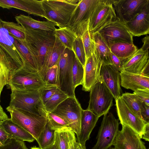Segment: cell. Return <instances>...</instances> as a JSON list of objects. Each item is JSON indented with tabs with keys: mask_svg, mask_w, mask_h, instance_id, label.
<instances>
[{
	"mask_svg": "<svg viewBox=\"0 0 149 149\" xmlns=\"http://www.w3.org/2000/svg\"><path fill=\"white\" fill-rule=\"evenodd\" d=\"M22 26L25 36L26 44L35 58L38 71L44 79L46 70L45 66L46 55L56 40L54 32L35 30Z\"/></svg>",
	"mask_w": 149,
	"mask_h": 149,
	"instance_id": "cell-1",
	"label": "cell"
},
{
	"mask_svg": "<svg viewBox=\"0 0 149 149\" xmlns=\"http://www.w3.org/2000/svg\"><path fill=\"white\" fill-rule=\"evenodd\" d=\"M78 1L77 0H42L46 19L54 23L59 28L67 26Z\"/></svg>",
	"mask_w": 149,
	"mask_h": 149,
	"instance_id": "cell-2",
	"label": "cell"
},
{
	"mask_svg": "<svg viewBox=\"0 0 149 149\" xmlns=\"http://www.w3.org/2000/svg\"><path fill=\"white\" fill-rule=\"evenodd\" d=\"M6 109L15 124L31 134L37 140L46 124V117L8 106Z\"/></svg>",
	"mask_w": 149,
	"mask_h": 149,
	"instance_id": "cell-3",
	"label": "cell"
},
{
	"mask_svg": "<svg viewBox=\"0 0 149 149\" xmlns=\"http://www.w3.org/2000/svg\"><path fill=\"white\" fill-rule=\"evenodd\" d=\"M8 84L11 90L22 91L39 90L47 85L39 72L30 71L24 66L12 73Z\"/></svg>",
	"mask_w": 149,
	"mask_h": 149,
	"instance_id": "cell-4",
	"label": "cell"
},
{
	"mask_svg": "<svg viewBox=\"0 0 149 149\" xmlns=\"http://www.w3.org/2000/svg\"><path fill=\"white\" fill-rule=\"evenodd\" d=\"M90 91V100L87 109L100 118L109 112L113 106V96L100 79Z\"/></svg>",
	"mask_w": 149,
	"mask_h": 149,
	"instance_id": "cell-5",
	"label": "cell"
},
{
	"mask_svg": "<svg viewBox=\"0 0 149 149\" xmlns=\"http://www.w3.org/2000/svg\"><path fill=\"white\" fill-rule=\"evenodd\" d=\"M100 0H79L67 26L81 38L89 29V19Z\"/></svg>",
	"mask_w": 149,
	"mask_h": 149,
	"instance_id": "cell-6",
	"label": "cell"
},
{
	"mask_svg": "<svg viewBox=\"0 0 149 149\" xmlns=\"http://www.w3.org/2000/svg\"><path fill=\"white\" fill-rule=\"evenodd\" d=\"M75 57L72 50L65 48L57 63V85L68 97H75L72 78V66Z\"/></svg>",
	"mask_w": 149,
	"mask_h": 149,
	"instance_id": "cell-7",
	"label": "cell"
},
{
	"mask_svg": "<svg viewBox=\"0 0 149 149\" xmlns=\"http://www.w3.org/2000/svg\"><path fill=\"white\" fill-rule=\"evenodd\" d=\"M82 110L75 97H68L51 112L64 118L77 137L80 132Z\"/></svg>",
	"mask_w": 149,
	"mask_h": 149,
	"instance_id": "cell-8",
	"label": "cell"
},
{
	"mask_svg": "<svg viewBox=\"0 0 149 149\" xmlns=\"http://www.w3.org/2000/svg\"><path fill=\"white\" fill-rule=\"evenodd\" d=\"M119 120L111 112L104 115L96 143L92 149H108L113 146L119 131Z\"/></svg>",
	"mask_w": 149,
	"mask_h": 149,
	"instance_id": "cell-9",
	"label": "cell"
},
{
	"mask_svg": "<svg viewBox=\"0 0 149 149\" xmlns=\"http://www.w3.org/2000/svg\"><path fill=\"white\" fill-rule=\"evenodd\" d=\"M116 18L111 0H100L89 19L90 33L98 32Z\"/></svg>",
	"mask_w": 149,
	"mask_h": 149,
	"instance_id": "cell-10",
	"label": "cell"
},
{
	"mask_svg": "<svg viewBox=\"0 0 149 149\" xmlns=\"http://www.w3.org/2000/svg\"><path fill=\"white\" fill-rule=\"evenodd\" d=\"M9 106L38 115V107L41 103L39 90H11Z\"/></svg>",
	"mask_w": 149,
	"mask_h": 149,
	"instance_id": "cell-11",
	"label": "cell"
},
{
	"mask_svg": "<svg viewBox=\"0 0 149 149\" xmlns=\"http://www.w3.org/2000/svg\"><path fill=\"white\" fill-rule=\"evenodd\" d=\"M115 102L116 110L120 123L132 128L138 134L141 139L147 123L130 107L121 96Z\"/></svg>",
	"mask_w": 149,
	"mask_h": 149,
	"instance_id": "cell-12",
	"label": "cell"
},
{
	"mask_svg": "<svg viewBox=\"0 0 149 149\" xmlns=\"http://www.w3.org/2000/svg\"><path fill=\"white\" fill-rule=\"evenodd\" d=\"M109 47L116 42L133 43V36L128 30L124 23L117 17L98 32Z\"/></svg>",
	"mask_w": 149,
	"mask_h": 149,
	"instance_id": "cell-13",
	"label": "cell"
},
{
	"mask_svg": "<svg viewBox=\"0 0 149 149\" xmlns=\"http://www.w3.org/2000/svg\"><path fill=\"white\" fill-rule=\"evenodd\" d=\"M116 17L125 23L149 6V0H111Z\"/></svg>",
	"mask_w": 149,
	"mask_h": 149,
	"instance_id": "cell-14",
	"label": "cell"
},
{
	"mask_svg": "<svg viewBox=\"0 0 149 149\" xmlns=\"http://www.w3.org/2000/svg\"><path fill=\"white\" fill-rule=\"evenodd\" d=\"M148 53L141 48L138 49L125 62L120 71L149 77Z\"/></svg>",
	"mask_w": 149,
	"mask_h": 149,
	"instance_id": "cell-15",
	"label": "cell"
},
{
	"mask_svg": "<svg viewBox=\"0 0 149 149\" xmlns=\"http://www.w3.org/2000/svg\"><path fill=\"white\" fill-rule=\"evenodd\" d=\"M122 125L113 145L116 149H147L136 132L127 126Z\"/></svg>",
	"mask_w": 149,
	"mask_h": 149,
	"instance_id": "cell-16",
	"label": "cell"
},
{
	"mask_svg": "<svg viewBox=\"0 0 149 149\" xmlns=\"http://www.w3.org/2000/svg\"><path fill=\"white\" fill-rule=\"evenodd\" d=\"M100 79L113 95L116 101L122 93L121 87L120 72L110 64H102Z\"/></svg>",
	"mask_w": 149,
	"mask_h": 149,
	"instance_id": "cell-17",
	"label": "cell"
},
{
	"mask_svg": "<svg viewBox=\"0 0 149 149\" xmlns=\"http://www.w3.org/2000/svg\"><path fill=\"white\" fill-rule=\"evenodd\" d=\"M102 62L94 53L86 59L84 67V77L82 90L90 91L94 84L100 79Z\"/></svg>",
	"mask_w": 149,
	"mask_h": 149,
	"instance_id": "cell-18",
	"label": "cell"
},
{
	"mask_svg": "<svg viewBox=\"0 0 149 149\" xmlns=\"http://www.w3.org/2000/svg\"><path fill=\"white\" fill-rule=\"evenodd\" d=\"M0 7L8 9L16 8L29 14L46 18L42 0H0Z\"/></svg>",
	"mask_w": 149,
	"mask_h": 149,
	"instance_id": "cell-19",
	"label": "cell"
},
{
	"mask_svg": "<svg viewBox=\"0 0 149 149\" xmlns=\"http://www.w3.org/2000/svg\"><path fill=\"white\" fill-rule=\"evenodd\" d=\"M125 24L133 36L139 37L149 34V6Z\"/></svg>",
	"mask_w": 149,
	"mask_h": 149,
	"instance_id": "cell-20",
	"label": "cell"
},
{
	"mask_svg": "<svg viewBox=\"0 0 149 149\" xmlns=\"http://www.w3.org/2000/svg\"><path fill=\"white\" fill-rule=\"evenodd\" d=\"M99 118L90 111L83 109L81 122L80 131L77 137V142L85 146L90 138V134Z\"/></svg>",
	"mask_w": 149,
	"mask_h": 149,
	"instance_id": "cell-21",
	"label": "cell"
},
{
	"mask_svg": "<svg viewBox=\"0 0 149 149\" xmlns=\"http://www.w3.org/2000/svg\"><path fill=\"white\" fill-rule=\"evenodd\" d=\"M121 86L134 91L139 89H149V77L125 71L120 72Z\"/></svg>",
	"mask_w": 149,
	"mask_h": 149,
	"instance_id": "cell-22",
	"label": "cell"
},
{
	"mask_svg": "<svg viewBox=\"0 0 149 149\" xmlns=\"http://www.w3.org/2000/svg\"><path fill=\"white\" fill-rule=\"evenodd\" d=\"M18 68L13 59L0 45V102L3 88L8 84L12 73Z\"/></svg>",
	"mask_w": 149,
	"mask_h": 149,
	"instance_id": "cell-23",
	"label": "cell"
},
{
	"mask_svg": "<svg viewBox=\"0 0 149 149\" xmlns=\"http://www.w3.org/2000/svg\"><path fill=\"white\" fill-rule=\"evenodd\" d=\"M2 20L0 18V45L13 59L18 68H20L24 66L23 58L12 43L10 34L3 27Z\"/></svg>",
	"mask_w": 149,
	"mask_h": 149,
	"instance_id": "cell-24",
	"label": "cell"
},
{
	"mask_svg": "<svg viewBox=\"0 0 149 149\" xmlns=\"http://www.w3.org/2000/svg\"><path fill=\"white\" fill-rule=\"evenodd\" d=\"M0 125L11 139H15L29 142H33L35 140L31 134L14 123L10 118H8Z\"/></svg>",
	"mask_w": 149,
	"mask_h": 149,
	"instance_id": "cell-25",
	"label": "cell"
},
{
	"mask_svg": "<svg viewBox=\"0 0 149 149\" xmlns=\"http://www.w3.org/2000/svg\"><path fill=\"white\" fill-rule=\"evenodd\" d=\"M15 18L17 23L33 29L54 32L56 29V24L52 22L37 20L29 16L20 14L16 16Z\"/></svg>",
	"mask_w": 149,
	"mask_h": 149,
	"instance_id": "cell-26",
	"label": "cell"
},
{
	"mask_svg": "<svg viewBox=\"0 0 149 149\" xmlns=\"http://www.w3.org/2000/svg\"><path fill=\"white\" fill-rule=\"evenodd\" d=\"M90 34L94 42L95 54L102 61V64L111 65V52L106 42L98 32Z\"/></svg>",
	"mask_w": 149,
	"mask_h": 149,
	"instance_id": "cell-27",
	"label": "cell"
},
{
	"mask_svg": "<svg viewBox=\"0 0 149 149\" xmlns=\"http://www.w3.org/2000/svg\"><path fill=\"white\" fill-rule=\"evenodd\" d=\"M111 52L125 62L138 49L134 44L127 42H116L109 46Z\"/></svg>",
	"mask_w": 149,
	"mask_h": 149,
	"instance_id": "cell-28",
	"label": "cell"
},
{
	"mask_svg": "<svg viewBox=\"0 0 149 149\" xmlns=\"http://www.w3.org/2000/svg\"><path fill=\"white\" fill-rule=\"evenodd\" d=\"M65 48L56 37L55 42L49 48L46 55L45 66L46 70L57 64Z\"/></svg>",
	"mask_w": 149,
	"mask_h": 149,
	"instance_id": "cell-29",
	"label": "cell"
},
{
	"mask_svg": "<svg viewBox=\"0 0 149 149\" xmlns=\"http://www.w3.org/2000/svg\"><path fill=\"white\" fill-rule=\"evenodd\" d=\"M54 34L66 48L72 50L73 43L77 36L68 26L56 29Z\"/></svg>",
	"mask_w": 149,
	"mask_h": 149,
	"instance_id": "cell-30",
	"label": "cell"
},
{
	"mask_svg": "<svg viewBox=\"0 0 149 149\" xmlns=\"http://www.w3.org/2000/svg\"><path fill=\"white\" fill-rule=\"evenodd\" d=\"M42 115L46 117L51 128L55 131L70 128L68 123L63 117L52 112H47L43 108L40 109Z\"/></svg>",
	"mask_w": 149,
	"mask_h": 149,
	"instance_id": "cell-31",
	"label": "cell"
},
{
	"mask_svg": "<svg viewBox=\"0 0 149 149\" xmlns=\"http://www.w3.org/2000/svg\"><path fill=\"white\" fill-rule=\"evenodd\" d=\"M55 131L51 128L47 120L43 130L36 140L39 148L42 149L54 143Z\"/></svg>",
	"mask_w": 149,
	"mask_h": 149,
	"instance_id": "cell-32",
	"label": "cell"
},
{
	"mask_svg": "<svg viewBox=\"0 0 149 149\" xmlns=\"http://www.w3.org/2000/svg\"><path fill=\"white\" fill-rule=\"evenodd\" d=\"M68 96L58 88L54 95L43 105L44 110L51 112Z\"/></svg>",
	"mask_w": 149,
	"mask_h": 149,
	"instance_id": "cell-33",
	"label": "cell"
},
{
	"mask_svg": "<svg viewBox=\"0 0 149 149\" xmlns=\"http://www.w3.org/2000/svg\"><path fill=\"white\" fill-rule=\"evenodd\" d=\"M121 96L130 107L142 119L141 112L143 103L133 93H125L122 94Z\"/></svg>",
	"mask_w": 149,
	"mask_h": 149,
	"instance_id": "cell-34",
	"label": "cell"
},
{
	"mask_svg": "<svg viewBox=\"0 0 149 149\" xmlns=\"http://www.w3.org/2000/svg\"><path fill=\"white\" fill-rule=\"evenodd\" d=\"M84 77V67L75 56L72 68V78L74 89L78 86L82 85Z\"/></svg>",
	"mask_w": 149,
	"mask_h": 149,
	"instance_id": "cell-35",
	"label": "cell"
},
{
	"mask_svg": "<svg viewBox=\"0 0 149 149\" xmlns=\"http://www.w3.org/2000/svg\"><path fill=\"white\" fill-rule=\"evenodd\" d=\"M2 24L10 34L17 39L24 40L25 34L23 27L18 23L2 20Z\"/></svg>",
	"mask_w": 149,
	"mask_h": 149,
	"instance_id": "cell-36",
	"label": "cell"
},
{
	"mask_svg": "<svg viewBox=\"0 0 149 149\" xmlns=\"http://www.w3.org/2000/svg\"><path fill=\"white\" fill-rule=\"evenodd\" d=\"M69 129L55 131L54 143L58 149H68L69 141L68 130Z\"/></svg>",
	"mask_w": 149,
	"mask_h": 149,
	"instance_id": "cell-37",
	"label": "cell"
},
{
	"mask_svg": "<svg viewBox=\"0 0 149 149\" xmlns=\"http://www.w3.org/2000/svg\"><path fill=\"white\" fill-rule=\"evenodd\" d=\"M72 50L76 58L84 67L86 58L85 51L81 38L77 37L74 41Z\"/></svg>",
	"mask_w": 149,
	"mask_h": 149,
	"instance_id": "cell-38",
	"label": "cell"
},
{
	"mask_svg": "<svg viewBox=\"0 0 149 149\" xmlns=\"http://www.w3.org/2000/svg\"><path fill=\"white\" fill-rule=\"evenodd\" d=\"M81 38L87 59L94 53L95 49L94 42L90 35L89 29L84 33Z\"/></svg>",
	"mask_w": 149,
	"mask_h": 149,
	"instance_id": "cell-39",
	"label": "cell"
},
{
	"mask_svg": "<svg viewBox=\"0 0 149 149\" xmlns=\"http://www.w3.org/2000/svg\"><path fill=\"white\" fill-rule=\"evenodd\" d=\"M58 88L57 85L47 84L39 90L40 99L43 105L54 95Z\"/></svg>",
	"mask_w": 149,
	"mask_h": 149,
	"instance_id": "cell-40",
	"label": "cell"
},
{
	"mask_svg": "<svg viewBox=\"0 0 149 149\" xmlns=\"http://www.w3.org/2000/svg\"><path fill=\"white\" fill-rule=\"evenodd\" d=\"M58 68L57 64L47 69L44 77L46 84L57 85Z\"/></svg>",
	"mask_w": 149,
	"mask_h": 149,
	"instance_id": "cell-41",
	"label": "cell"
},
{
	"mask_svg": "<svg viewBox=\"0 0 149 149\" xmlns=\"http://www.w3.org/2000/svg\"><path fill=\"white\" fill-rule=\"evenodd\" d=\"M0 149H28L24 141L15 139L10 140L2 146Z\"/></svg>",
	"mask_w": 149,
	"mask_h": 149,
	"instance_id": "cell-42",
	"label": "cell"
},
{
	"mask_svg": "<svg viewBox=\"0 0 149 149\" xmlns=\"http://www.w3.org/2000/svg\"><path fill=\"white\" fill-rule=\"evenodd\" d=\"M133 93L143 102L149 105V89H139L134 91Z\"/></svg>",
	"mask_w": 149,
	"mask_h": 149,
	"instance_id": "cell-43",
	"label": "cell"
},
{
	"mask_svg": "<svg viewBox=\"0 0 149 149\" xmlns=\"http://www.w3.org/2000/svg\"><path fill=\"white\" fill-rule=\"evenodd\" d=\"M69 137L68 149H76L77 145L75 133L70 129L68 130Z\"/></svg>",
	"mask_w": 149,
	"mask_h": 149,
	"instance_id": "cell-44",
	"label": "cell"
},
{
	"mask_svg": "<svg viewBox=\"0 0 149 149\" xmlns=\"http://www.w3.org/2000/svg\"><path fill=\"white\" fill-rule=\"evenodd\" d=\"M111 65L120 72L123 64V61L111 53Z\"/></svg>",
	"mask_w": 149,
	"mask_h": 149,
	"instance_id": "cell-45",
	"label": "cell"
},
{
	"mask_svg": "<svg viewBox=\"0 0 149 149\" xmlns=\"http://www.w3.org/2000/svg\"><path fill=\"white\" fill-rule=\"evenodd\" d=\"M142 119L146 123H149V105L144 103L141 112Z\"/></svg>",
	"mask_w": 149,
	"mask_h": 149,
	"instance_id": "cell-46",
	"label": "cell"
},
{
	"mask_svg": "<svg viewBox=\"0 0 149 149\" xmlns=\"http://www.w3.org/2000/svg\"><path fill=\"white\" fill-rule=\"evenodd\" d=\"M10 139L9 135L0 125V141L4 145Z\"/></svg>",
	"mask_w": 149,
	"mask_h": 149,
	"instance_id": "cell-47",
	"label": "cell"
},
{
	"mask_svg": "<svg viewBox=\"0 0 149 149\" xmlns=\"http://www.w3.org/2000/svg\"><path fill=\"white\" fill-rule=\"evenodd\" d=\"M143 43V45L141 48L144 50H148L149 48V37L148 35L146 36L142 39Z\"/></svg>",
	"mask_w": 149,
	"mask_h": 149,
	"instance_id": "cell-48",
	"label": "cell"
},
{
	"mask_svg": "<svg viewBox=\"0 0 149 149\" xmlns=\"http://www.w3.org/2000/svg\"><path fill=\"white\" fill-rule=\"evenodd\" d=\"M8 116L0 105V125L4 121L8 119Z\"/></svg>",
	"mask_w": 149,
	"mask_h": 149,
	"instance_id": "cell-49",
	"label": "cell"
},
{
	"mask_svg": "<svg viewBox=\"0 0 149 149\" xmlns=\"http://www.w3.org/2000/svg\"><path fill=\"white\" fill-rule=\"evenodd\" d=\"M141 139H144L146 141H149V123L146 124L144 132Z\"/></svg>",
	"mask_w": 149,
	"mask_h": 149,
	"instance_id": "cell-50",
	"label": "cell"
},
{
	"mask_svg": "<svg viewBox=\"0 0 149 149\" xmlns=\"http://www.w3.org/2000/svg\"><path fill=\"white\" fill-rule=\"evenodd\" d=\"M42 149H58L56 145L54 143L50 146Z\"/></svg>",
	"mask_w": 149,
	"mask_h": 149,
	"instance_id": "cell-51",
	"label": "cell"
},
{
	"mask_svg": "<svg viewBox=\"0 0 149 149\" xmlns=\"http://www.w3.org/2000/svg\"><path fill=\"white\" fill-rule=\"evenodd\" d=\"M76 149H86V146H83L77 142V145Z\"/></svg>",
	"mask_w": 149,
	"mask_h": 149,
	"instance_id": "cell-52",
	"label": "cell"
},
{
	"mask_svg": "<svg viewBox=\"0 0 149 149\" xmlns=\"http://www.w3.org/2000/svg\"><path fill=\"white\" fill-rule=\"evenodd\" d=\"M29 149H41L40 148L36 146H34L31 148Z\"/></svg>",
	"mask_w": 149,
	"mask_h": 149,
	"instance_id": "cell-53",
	"label": "cell"
},
{
	"mask_svg": "<svg viewBox=\"0 0 149 149\" xmlns=\"http://www.w3.org/2000/svg\"><path fill=\"white\" fill-rule=\"evenodd\" d=\"M108 149H116L114 148H113L111 147L109 148Z\"/></svg>",
	"mask_w": 149,
	"mask_h": 149,
	"instance_id": "cell-54",
	"label": "cell"
},
{
	"mask_svg": "<svg viewBox=\"0 0 149 149\" xmlns=\"http://www.w3.org/2000/svg\"><path fill=\"white\" fill-rule=\"evenodd\" d=\"M3 145V144L0 141V146H1Z\"/></svg>",
	"mask_w": 149,
	"mask_h": 149,
	"instance_id": "cell-55",
	"label": "cell"
},
{
	"mask_svg": "<svg viewBox=\"0 0 149 149\" xmlns=\"http://www.w3.org/2000/svg\"></svg>",
	"mask_w": 149,
	"mask_h": 149,
	"instance_id": "cell-56",
	"label": "cell"
}]
</instances>
